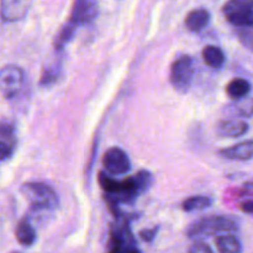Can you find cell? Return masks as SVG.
Instances as JSON below:
<instances>
[{"instance_id":"obj_1","label":"cell","mask_w":253,"mask_h":253,"mask_svg":"<svg viewBox=\"0 0 253 253\" xmlns=\"http://www.w3.org/2000/svg\"><path fill=\"white\" fill-rule=\"evenodd\" d=\"M21 193L27 202L31 204V216H47L58 208L59 200L56 193L43 183H25L21 187Z\"/></svg>"},{"instance_id":"obj_2","label":"cell","mask_w":253,"mask_h":253,"mask_svg":"<svg viewBox=\"0 0 253 253\" xmlns=\"http://www.w3.org/2000/svg\"><path fill=\"white\" fill-rule=\"evenodd\" d=\"M237 229L239 226L236 222L229 217L209 216L193 222L187 230V234L190 239H203L207 236L235 232L237 231Z\"/></svg>"},{"instance_id":"obj_3","label":"cell","mask_w":253,"mask_h":253,"mask_svg":"<svg viewBox=\"0 0 253 253\" xmlns=\"http://www.w3.org/2000/svg\"><path fill=\"white\" fill-rule=\"evenodd\" d=\"M195 66L190 56H180L170 67V83L178 91L185 93L190 88L194 79Z\"/></svg>"},{"instance_id":"obj_4","label":"cell","mask_w":253,"mask_h":253,"mask_svg":"<svg viewBox=\"0 0 253 253\" xmlns=\"http://www.w3.org/2000/svg\"><path fill=\"white\" fill-rule=\"evenodd\" d=\"M110 252H130L140 251L136 246V241L131 234L128 221L124 217L118 220L110 229V241H109Z\"/></svg>"},{"instance_id":"obj_5","label":"cell","mask_w":253,"mask_h":253,"mask_svg":"<svg viewBox=\"0 0 253 253\" xmlns=\"http://www.w3.org/2000/svg\"><path fill=\"white\" fill-rule=\"evenodd\" d=\"M1 94L7 100L17 98L24 90L26 77L24 71L16 66H5L0 72Z\"/></svg>"},{"instance_id":"obj_6","label":"cell","mask_w":253,"mask_h":253,"mask_svg":"<svg viewBox=\"0 0 253 253\" xmlns=\"http://www.w3.org/2000/svg\"><path fill=\"white\" fill-rule=\"evenodd\" d=\"M222 11L234 26H253V0H230Z\"/></svg>"},{"instance_id":"obj_7","label":"cell","mask_w":253,"mask_h":253,"mask_svg":"<svg viewBox=\"0 0 253 253\" xmlns=\"http://www.w3.org/2000/svg\"><path fill=\"white\" fill-rule=\"evenodd\" d=\"M103 166L106 173L111 175L126 174L131 169V163L127 155L119 147H111L104 153Z\"/></svg>"},{"instance_id":"obj_8","label":"cell","mask_w":253,"mask_h":253,"mask_svg":"<svg viewBox=\"0 0 253 253\" xmlns=\"http://www.w3.org/2000/svg\"><path fill=\"white\" fill-rule=\"evenodd\" d=\"M99 7L96 0H74L69 21L77 26L89 25L98 17Z\"/></svg>"},{"instance_id":"obj_9","label":"cell","mask_w":253,"mask_h":253,"mask_svg":"<svg viewBox=\"0 0 253 253\" xmlns=\"http://www.w3.org/2000/svg\"><path fill=\"white\" fill-rule=\"evenodd\" d=\"M32 0H1V19L4 22H17L31 9Z\"/></svg>"},{"instance_id":"obj_10","label":"cell","mask_w":253,"mask_h":253,"mask_svg":"<svg viewBox=\"0 0 253 253\" xmlns=\"http://www.w3.org/2000/svg\"><path fill=\"white\" fill-rule=\"evenodd\" d=\"M16 135H15L14 125L6 121L1 123V128H0V156L1 161L9 160L16 148Z\"/></svg>"},{"instance_id":"obj_11","label":"cell","mask_w":253,"mask_h":253,"mask_svg":"<svg viewBox=\"0 0 253 253\" xmlns=\"http://www.w3.org/2000/svg\"><path fill=\"white\" fill-rule=\"evenodd\" d=\"M220 156L231 161H250L253 158V140L220 150Z\"/></svg>"},{"instance_id":"obj_12","label":"cell","mask_w":253,"mask_h":253,"mask_svg":"<svg viewBox=\"0 0 253 253\" xmlns=\"http://www.w3.org/2000/svg\"><path fill=\"white\" fill-rule=\"evenodd\" d=\"M249 125L241 120H224L217 126V132L222 137H241L249 131Z\"/></svg>"},{"instance_id":"obj_13","label":"cell","mask_w":253,"mask_h":253,"mask_svg":"<svg viewBox=\"0 0 253 253\" xmlns=\"http://www.w3.org/2000/svg\"><path fill=\"white\" fill-rule=\"evenodd\" d=\"M210 21V14L205 9H195L185 17V26L192 32H200L208 26Z\"/></svg>"},{"instance_id":"obj_14","label":"cell","mask_w":253,"mask_h":253,"mask_svg":"<svg viewBox=\"0 0 253 253\" xmlns=\"http://www.w3.org/2000/svg\"><path fill=\"white\" fill-rule=\"evenodd\" d=\"M15 237L22 247H31L36 241V231L30 219H24L17 224Z\"/></svg>"},{"instance_id":"obj_15","label":"cell","mask_w":253,"mask_h":253,"mask_svg":"<svg viewBox=\"0 0 253 253\" xmlns=\"http://www.w3.org/2000/svg\"><path fill=\"white\" fill-rule=\"evenodd\" d=\"M215 245H216L217 251L222 253H239L242 251V246L239 239L230 232L217 235V237L215 239Z\"/></svg>"},{"instance_id":"obj_16","label":"cell","mask_w":253,"mask_h":253,"mask_svg":"<svg viewBox=\"0 0 253 253\" xmlns=\"http://www.w3.org/2000/svg\"><path fill=\"white\" fill-rule=\"evenodd\" d=\"M251 91V84L244 78H235L227 84L226 93L232 100H240L246 98Z\"/></svg>"},{"instance_id":"obj_17","label":"cell","mask_w":253,"mask_h":253,"mask_svg":"<svg viewBox=\"0 0 253 253\" xmlns=\"http://www.w3.org/2000/svg\"><path fill=\"white\" fill-rule=\"evenodd\" d=\"M203 59L205 64L211 68H221L225 63V53L220 47L217 46H205L202 52Z\"/></svg>"},{"instance_id":"obj_18","label":"cell","mask_w":253,"mask_h":253,"mask_svg":"<svg viewBox=\"0 0 253 253\" xmlns=\"http://www.w3.org/2000/svg\"><path fill=\"white\" fill-rule=\"evenodd\" d=\"M76 29L77 25L73 24L72 21H68L66 25H63V27L58 31V34H57L53 42L56 51H62V49H63V47L66 46V44L71 41L72 37H73Z\"/></svg>"},{"instance_id":"obj_19","label":"cell","mask_w":253,"mask_h":253,"mask_svg":"<svg viewBox=\"0 0 253 253\" xmlns=\"http://www.w3.org/2000/svg\"><path fill=\"white\" fill-rule=\"evenodd\" d=\"M211 198L205 197V195H197V197H190L183 202L182 208L184 211H195V210H204L207 208L211 207Z\"/></svg>"},{"instance_id":"obj_20","label":"cell","mask_w":253,"mask_h":253,"mask_svg":"<svg viewBox=\"0 0 253 253\" xmlns=\"http://www.w3.org/2000/svg\"><path fill=\"white\" fill-rule=\"evenodd\" d=\"M98 182L101 189L106 193V194H118L121 189V182L116 180L115 178L111 177L110 173L100 172L98 175Z\"/></svg>"},{"instance_id":"obj_21","label":"cell","mask_w":253,"mask_h":253,"mask_svg":"<svg viewBox=\"0 0 253 253\" xmlns=\"http://www.w3.org/2000/svg\"><path fill=\"white\" fill-rule=\"evenodd\" d=\"M59 69H61V64L56 63L53 66H48L43 69L42 72L41 81H40V84L42 86H47L53 84L54 82H57L59 77Z\"/></svg>"},{"instance_id":"obj_22","label":"cell","mask_w":253,"mask_h":253,"mask_svg":"<svg viewBox=\"0 0 253 253\" xmlns=\"http://www.w3.org/2000/svg\"><path fill=\"white\" fill-rule=\"evenodd\" d=\"M231 106L232 113L239 116L253 115V99H240Z\"/></svg>"},{"instance_id":"obj_23","label":"cell","mask_w":253,"mask_h":253,"mask_svg":"<svg viewBox=\"0 0 253 253\" xmlns=\"http://www.w3.org/2000/svg\"><path fill=\"white\" fill-rule=\"evenodd\" d=\"M237 37H239L240 42L244 44L246 48L253 52V26L246 27H239L236 31Z\"/></svg>"},{"instance_id":"obj_24","label":"cell","mask_w":253,"mask_h":253,"mask_svg":"<svg viewBox=\"0 0 253 253\" xmlns=\"http://www.w3.org/2000/svg\"><path fill=\"white\" fill-rule=\"evenodd\" d=\"M136 180H137V184L140 187L141 193H143L152 184V175L147 170H140L137 173V175H136Z\"/></svg>"},{"instance_id":"obj_25","label":"cell","mask_w":253,"mask_h":253,"mask_svg":"<svg viewBox=\"0 0 253 253\" xmlns=\"http://www.w3.org/2000/svg\"><path fill=\"white\" fill-rule=\"evenodd\" d=\"M158 229H160V227L156 226V227H153L152 230H142V231L140 232L141 240H143L145 242L153 241V239H155V236H156V234H157Z\"/></svg>"},{"instance_id":"obj_26","label":"cell","mask_w":253,"mask_h":253,"mask_svg":"<svg viewBox=\"0 0 253 253\" xmlns=\"http://www.w3.org/2000/svg\"><path fill=\"white\" fill-rule=\"evenodd\" d=\"M189 251L190 252H205V253H208V252H212V250L210 249V246L209 245H207V244H204V242H202V241H199V242H195L194 245H193L192 247H190L189 249Z\"/></svg>"},{"instance_id":"obj_27","label":"cell","mask_w":253,"mask_h":253,"mask_svg":"<svg viewBox=\"0 0 253 253\" xmlns=\"http://www.w3.org/2000/svg\"><path fill=\"white\" fill-rule=\"evenodd\" d=\"M240 208H241V210L244 212H247V214H253V200H247V202H244Z\"/></svg>"},{"instance_id":"obj_28","label":"cell","mask_w":253,"mask_h":253,"mask_svg":"<svg viewBox=\"0 0 253 253\" xmlns=\"http://www.w3.org/2000/svg\"><path fill=\"white\" fill-rule=\"evenodd\" d=\"M246 187H247V188H253V182L246 183Z\"/></svg>"}]
</instances>
